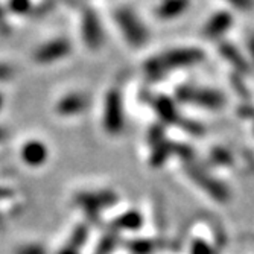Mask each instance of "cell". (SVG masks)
<instances>
[{
  "instance_id": "obj_1",
  "label": "cell",
  "mask_w": 254,
  "mask_h": 254,
  "mask_svg": "<svg viewBox=\"0 0 254 254\" xmlns=\"http://www.w3.org/2000/svg\"><path fill=\"white\" fill-rule=\"evenodd\" d=\"M204 60V52L195 48H178L152 57L145 63V72L152 78H158L174 68L198 64Z\"/></svg>"
},
{
  "instance_id": "obj_2",
  "label": "cell",
  "mask_w": 254,
  "mask_h": 254,
  "mask_svg": "<svg viewBox=\"0 0 254 254\" xmlns=\"http://www.w3.org/2000/svg\"><path fill=\"white\" fill-rule=\"evenodd\" d=\"M177 98L181 102L201 105L204 108L219 110L225 105V98L221 91L212 88H201L193 85H183L177 90Z\"/></svg>"
},
{
  "instance_id": "obj_3",
  "label": "cell",
  "mask_w": 254,
  "mask_h": 254,
  "mask_svg": "<svg viewBox=\"0 0 254 254\" xmlns=\"http://www.w3.org/2000/svg\"><path fill=\"white\" fill-rule=\"evenodd\" d=\"M125 127V113L122 95L118 88H111L104 102V128L108 134L118 135Z\"/></svg>"
},
{
  "instance_id": "obj_4",
  "label": "cell",
  "mask_w": 254,
  "mask_h": 254,
  "mask_svg": "<svg viewBox=\"0 0 254 254\" xmlns=\"http://www.w3.org/2000/svg\"><path fill=\"white\" fill-rule=\"evenodd\" d=\"M114 18H116L119 29L122 31L124 37L131 46L140 48V46L145 44V41L148 40V31L143 26L140 18H138L131 9L119 8L116 14H114Z\"/></svg>"
},
{
  "instance_id": "obj_5",
  "label": "cell",
  "mask_w": 254,
  "mask_h": 254,
  "mask_svg": "<svg viewBox=\"0 0 254 254\" xmlns=\"http://www.w3.org/2000/svg\"><path fill=\"white\" fill-rule=\"evenodd\" d=\"M186 171H188L189 177L198 184L199 188H202L207 193H209L212 198H215L218 201H227L228 199V196H230L228 189L224 186L221 181L213 178L205 169H202L198 165L186 163Z\"/></svg>"
},
{
  "instance_id": "obj_6",
  "label": "cell",
  "mask_w": 254,
  "mask_h": 254,
  "mask_svg": "<svg viewBox=\"0 0 254 254\" xmlns=\"http://www.w3.org/2000/svg\"><path fill=\"white\" fill-rule=\"evenodd\" d=\"M75 201L79 207L85 210L90 218H96L99 210L116 204L118 195L111 190H101V192H81L75 196Z\"/></svg>"
},
{
  "instance_id": "obj_7",
  "label": "cell",
  "mask_w": 254,
  "mask_h": 254,
  "mask_svg": "<svg viewBox=\"0 0 254 254\" xmlns=\"http://www.w3.org/2000/svg\"><path fill=\"white\" fill-rule=\"evenodd\" d=\"M72 52V44L67 38H55L44 43L34 52V61L38 64H54L64 60Z\"/></svg>"
},
{
  "instance_id": "obj_8",
  "label": "cell",
  "mask_w": 254,
  "mask_h": 254,
  "mask_svg": "<svg viewBox=\"0 0 254 254\" xmlns=\"http://www.w3.org/2000/svg\"><path fill=\"white\" fill-rule=\"evenodd\" d=\"M81 34H82L84 43L93 51H98L104 43V29L101 25V20L91 9L82 11Z\"/></svg>"
},
{
  "instance_id": "obj_9",
  "label": "cell",
  "mask_w": 254,
  "mask_h": 254,
  "mask_svg": "<svg viewBox=\"0 0 254 254\" xmlns=\"http://www.w3.org/2000/svg\"><path fill=\"white\" fill-rule=\"evenodd\" d=\"M88 108V98L82 93H68L57 102V113L60 116H76Z\"/></svg>"
},
{
  "instance_id": "obj_10",
  "label": "cell",
  "mask_w": 254,
  "mask_h": 254,
  "mask_svg": "<svg viewBox=\"0 0 254 254\" xmlns=\"http://www.w3.org/2000/svg\"><path fill=\"white\" fill-rule=\"evenodd\" d=\"M21 160L29 166H41L48 160L49 151L43 142L40 140H29L21 148Z\"/></svg>"
},
{
  "instance_id": "obj_11",
  "label": "cell",
  "mask_w": 254,
  "mask_h": 254,
  "mask_svg": "<svg viewBox=\"0 0 254 254\" xmlns=\"http://www.w3.org/2000/svg\"><path fill=\"white\" fill-rule=\"evenodd\" d=\"M232 23H233V17L228 12H218L207 21V25L204 28V35L212 40L221 38L230 29Z\"/></svg>"
},
{
  "instance_id": "obj_12",
  "label": "cell",
  "mask_w": 254,
  "mask_h": 254,
  "mask_svg": "<svg viewBox=\"0 0 254 254\" xmlns=\"http://www.w3.org/2000/svg\"><path fill=\"white\" fill-rule=\"evenodd\" d=\"M152 107L163 122H166V124H178L180 122L178 110H177L175 104L172 102V99H169L168 96L155 98L152 101Z\"/></svg>"
},
{
  "instance_id": "obj_13",
  "label": "cell",
  "mask_w": 254,
  "mask_h": 254,
  "mask_svg": "<svg viewBox=\"0 0 254 254\" xmlns=\"http://www.w3.org/2000/svg\"><path fill=\"white\" fill-rule=\"evenodd\" d=\"M219 52L221 55L232 64L238 72H242V73H247L250 70V65L247 63V60L244 58V55L235 48L233 44H230V43H222L219 46Z\"/></svg>"
},
{
  "instance_id": "obj_14",
  "label": "cell",
  "mask_w": 254,
  "mask_h": 254,
  "mask_svg": "<svg viewBox=\"0 0 254 254\" xmlns=\"http://www.w3.org/2000/svg\"><path fill=\"white\" fill-rule=\"evenodd\" d=\"M189 6V0H163L157 8V15L161 18H174L183 14Z\"/></svg>"
},
{
  "instance_id": "obj_15",
  "label": "cell",
  "mask_w": 254,
  "mask_h": 254,
  "mask_svg": "<svg viewBox=\"0 0 254 254\" xmlns=\"http://www.w3.org/2000/svg\"><path fill=\"white\" fill-rule=\"evenodd\" d=\"M142 224H143L142 215L135 210H131V212L121 215L116 221L113 222V227L118 228V230H138L142 227Z\"/></svg>"
},
{
  "instance_id": "obj_16",
  "label": "cell",
  "mask_w": 254,
  "mask_h": 254,
  "mask_svg": "<svg viewBox=\"0 0 254 254\" xmlns=\"http://www.w3.org/2000/svg\"><path fill=\"white\" fill-rule=\"evenodd\" d=\"M174 152V143H169L166 138L152 146V155H151V165L152 166H161L168 160V157Z\"/></svg>"
},
{
  "instance_id": "obj_17",
  "label": "cell",
  "mask_w": 254,
  "mask_h": 254,
  "mask_svg": "<svg viewBox=\"0 0 254 254\" xmlns=\"http://www.w3.org/2000/svg\"><path fill=\"white\" fill-rule=\"evenodd\" d=\"M88 238V227L87 225H78L75 230H73V233L70 236V241H68V247H72V248H76L79 250L84 242L87 241Z\"/></svg>"
},
{
  "instance_id": "obj_18",
  "label": "cell",
  "mask_w": 254,
  "mask_h": 254,
  "mask_svg": "<svg viewBox=\"0 0 254 254\" xmlns=\"http://www.w3.org/2000/svg\"><path fill=\"white\" fill-rule=\"evenodd\" d=\"M8 9L14 14L23 15V14L32 12L34 6L31 0H8Z\"/></svg>"
},
{
  "instance_id": "obj_19",
  "label": "cell",
  "mask_w": 254,
  "mask_h": 254,
  "mask_svg": "<svg viewBox=\"0 0 254 254\" xmlns=\"http://www.w3.org/2000/svg\"><path fill=\"white\" fill-rule=\"evenodd\" d=\"M210 158L216 165H232L233 163V155L224 148H215L210 154Z\"/></svg>"
},
{
  "instance_id": "obj_20",
  "label": "cell",
  "mask_w": 254,
  "mask_h": 254,
  "mask_svg": "<svg viewBox=\"0 0 254 254\" xmlns=\"http://www.w3.org/2000/svg\"><path fill=\"white\" fill-rule=\"evenodd\" d=\"M128 248L134 254H149L152 251V248H154V244L151 241H146V239H138V241L129 242Z\"/></svg>"
},
{
  "instance_id": "obj_21",
  "label": "cell",
  "mask_w": 254,
  "mask_h": 254,
  "mask_svg": "<svg viewBox=\"0 0 254 254\" xmlns=\"http://www.w3.org/2000/svg\"><path fill=\"white\" fill-rule=\"evenodd\" d=\"M116 244H118V236L114 235V233H108V235L101 241L96 254H108V253L114 248V245H116Z\"/></svg>"
},
{
  "instance_id": "obj_22",
  "label": "cell",
  "mask_w": 254,
  "mask_h": 254,
  "mask_svg": "<svg viewBox=\"0 0 254 254\" xmlns=\"http://www.w3.org/2000/svg\"><path fill=\"white\" fill-rule=\"evenodd\" d=\"M190 254H213L212 247L204 242L202 239H195L192 242V248H190Z\"/></svg>"
},
{
  "instance_id": "obj_23",
  "label": "cell",
  "mask_w": 254,
  "mask_h": 254,
  "mask_svg": "<svg viewBox=\"0 0 254 254\" xmlns=\"http://www.w3.org/2000/svg\"><path fill=\"white\" fill-rule=\"evenodd\" d=\"M148 140H149V143H151L152 146L157 145V143H160V142H163V140H165L163 128H161L160 125L152 127V128L149 129V132H148Z\"/></svg>"
},
{
  "instance_id": "obj_24",
  "label": "cell",
  "mask_w": 254,
  "mask_h": 254,
  "mask_svg": "<svg viewBox=\"0 0 254 254\" xmlns=\"http://www.w3.org/2000/svg\"><path fill=\"white\" fill-rule=\"evenodd\" d=\"M174 152L178 157H181L184 161H186V163H190V160L193 157V151L186 145H174Z\"/></svg>"
},
{
  "instance_id": "obj_25",
  "label": "cell",
  "mask_w": 254,
  "mask_h": 254,
  "mask_svg": "<svg viewBox=\"0 0 254 254\" xmlns=\"http://www.w3.org/2000/svg\"><path fill=\"white\" fill-rule=\"evenodd\" d=\"M54 6H55V0H44V2L37 9H32V14L35 17H41L44 14H48L49 11H52Z\"/></svg>"
},
{
  "instance_id": "obj_26",
  "label": "cell",
  "mask_w": 254,
  "mask_h": 254,
  "mask_svg": "<svg viewBox=\"0 0 254 254\" xmlns=\"http://www.w3.org/2000/svg\"><path fill=\"white\" fill-rule=\"evenodd\" d=\"M183 125V128H186V131H189L190 134H195V135H201L204 132V128L196 124V122H189V121H183L180 122Z\"/></svg>"
},
{
  "instance_id": "obj_27",
  "label": "cell",
  "mask_w": 254,
  "mask_h": 254,
  "mask_svg": "<svg viewBox=\"0 0 254 254\" xmlns=\"http://www.w3.org/2000/svg\"><path fill=\"white\" fill-rule=\"evenodd\" d=\"M17 254H46V250L41 245H26L21 247Z\"/></svg>"
},
{
  "instance_id": "obj_28",
  "label": "cell",
  "mask_w": 254,
  "mask_h": 254,
  "mask_svg": "<svg viewBox=\"0 0 254 254\" xmlns=\"http://www.w3.org/2000/svg\"><path fill=\"white\" fill-rule=\"evenodd\" d=\"M225 2H228L230 5H233L242 11H248L254 6V0H225Z\"/></svg>"
},
{
  "instance_id": "obj_29",
  "label": "cell",
  "mask_w": 254,
  "mask_h": 254,
  "mask_svg": "<svg viewBox=\"0 0 254 254\" xmlns=\"http://www.w3.org/2000/svg\"><path fill=\"white\" fill-rule=\"evenodd\" d=\"M12 75H14L12 67L5 63H0V81H6V79L12 78Z\"/></svg>"
},
{
  "instance_id": "obj_30",
  "label": "cell",
  "mask_w": 254,
  "mask_h": 254,
  "mask_svg": "<svg viewBox=\"0 0 254 254\" xmlns=\"http://www.w3.org/2000/svg\"><path fill=\"white\" fill-rule=\"evenodd\" d=\"M233 82V87H235V90L238 91V93L241 95V96H248V88H247V85H245V82H242L238 76H235L233 79H232Z\"/></svg>"
},
{
  "instance_id": "obj_31",
  "label": "cell",
  "mask_w": 254,
  "mask_h": 254,
  "mask_svg": "<svg viewBox=\"0 0 254 254\" xmlns=\"http://www.w3.org/2000/svg\"><path fill=\"white\" fill-rule=\"evenodd\" d=\"M239 114L244 118H254V108L251 105H242L239 108Z\"/></svg>"
},
{
  "instance_id": "obj_32",
  "label": "cell",
  "mask_w": 254,
  "mask_h": 254,
  "mask_svg": "<svg viewBox=\"0 0 254 254\" xmlns=\"http://www.w3.org/2000/svg\"><path fill=\"white\" fill-rule=\"evenodd\" d=\"M58 254H79V250H76V248H72V247H64Z\"/></svg>"
},
{
  "instance_id": "obj_33",
  "label": "cell",
  "mask_w": 254,
  "mask_h": 254,
  "mask_svg": "<svg viewBox=\"0 0 254 254\" xmlns=\"http://www.w3.org/2000/svg\"><path fill=\"white\" fill-rule=\"evenodd\" d=\"M248 51H250L251 58H253V61H254V35H251V37L248 38Z\"/></svg>"
},
{
  "instance_id": "obj_34",
  "label": "cell",
  "mask_w": 254,
  "mask_h": 254,
  "mask_svg": "<svg viewBox=\"0 0 254 254\" xmlns=\"http://www.w3.org/2000/svg\"><path fill=\"white\" fill-rule=\"evenodd\" d=\"M6 137H8V131H6L5 128H2V127H0V142H2V140H5Z\"/></svg>"
},
{
  "instance_id": "obj_35",
  "label": "cell",
  "mask_w": 254,
  "mask_h": 254,
  "mask_svg": "<svg viewBox=\"0 0 254 254\" xmlns=\"http://www.w3.org/2000/svg\"><path fill=\"white\" fill-rule=\"evenodd\" d=\"M3 17H5V11H3V8H2V6H0V23H2Z\"/></svg>"
},
{
  "instance_id": "obj_36",
  "label": "cell",
  "mask_w": 254,
  "mask_h": 254,
  "mask_svg": "<svg viewBox=\"0 0 254 254\" xmlns=\"http://www.w3.org/2000/svg\"><path fill=\"white\" fill-rule=\"evenodd\" d=\"M2 108H3V95L0 93V110H2Z\"/></svg>"
}]
</instances>
